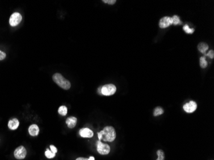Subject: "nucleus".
Listing matches in <instances>:
<instances>
[{"label": "nucleus", "mask_w": 214, "mask_h": 160, "mask_svg": "<svg viewBox=\"0 0 214 160\" xmlns=\"http://www.w3.org/2000/svg\"><path fill=\"white\" fill-rule=\"evenodd\" d=\"M98 137L99 140L113 142L116 138V130L112 126H107L102 131L98 133Z\"/></svg>", "instance_id": "1"}, {"label": "nucleus", "mask_w": 214, "mask_h": 160, "mask_svg": "<svg viewBox=\"0 0 214 160\" xmlns=\"http://www.w3.org/2000/svg\"><path fill=\"white\" fill-rule=\"evenodd\" d=\"M53 79L59 87L64 90H68L71 88V83L64 78L61 74L55 73L53 74Z\"/></svg>", "instance_id": "2"}, {"label": "nucleus", "mask_w": 214, "mask_h": 160, "mask_svg": "<svg viewBox=\"0 0 214 160\" xmlns=\"http://www.w3.org/2000/svg\"><path fill=\"white\" fill-rule=\"evenodd\" d=\"M116 92V87L113 84H107L101 87V93L104 96H109L113 95Z\"/></svg>", "instance_id": "3"}, {"label": "nucleus", "mask_w": 214, "mask_h": 160, "mask_svg": "<svg viewBox=\"0 0 214 160\" xmlns=\"http://www.w3.org/2000/svg\"><path fill=\"white\" fill-rule=\"evenodd\" d=\"M98 152L101 155H107L110 151V147L107 144L102 143L100 140L96 142Z\"/></svg>", "instance_id": "4"}, {"label": "nucleus", "mask_w": 214, "mask_h": 160, "mask_svg": "<svg viewBox=\"0 0 214 160\" xmlns=\"http://www.w3.org/2000/svg\"><path fill=\"white\" fill-rule=\"evenodd\" d=\"M22 16L19 12L13 13L9 19V24L11 26H16L21 22Z\"/></svg>", "instance_id": "5"}, {"label": "nucleus", "mask_w": 214, "mask_h": 160, "mask_svg": "<svg viewBox=\"0 0 214 160\" xmlns=\"http://www.w3.org/2000/svg\"><path fill=\"white\" fill-rule=\"evenodd\" d=\"M26 150L24 146H19L14 151V157L17 159H23L26 156Z\"/></svg>", "instance_id": "6"}, {"label": "nucleus", "mask_w": 214, "mask_h": 160, "mask_svg": "<svg viewBox=\"0 0 214 160\" xmlns=\"http://www.w3.org/2000/svg\"><path fill=\"white\" fill-rule=\"evenodd\" d=\"M196 108H197V104L195 101H191L190 102L184 104L183 106L184 110L188 113H193L194 112L196 111Z\"/></svg>", "instance_id": "7"}, {"label": "nucleus", "mask_w": 214, "mask_h": 160, "mask_svg": "<svg viewBox=\"0 0 214 160\" xmlns=\"http://www.w3.org/2000/svg\"><path fill=\"white\" fill-rule=\"evenodd\" d=\"M172 24V19L170 17H163L159 22V26L161 28H166Z\"/></svg>", "instance_id": "8"}, {"label": "nucleus", "mask_w": 214, "mask_h": 160, "mask_svg": "<svg viewBox=\"0 0 214 160\" xmlns=\"http://www.w3.org/2000/svg\"><path fill=\"white\" fill-rule=\"evenodd\" d=\"M79 135L83 138H92L94 136V133L88 128H82L79 131Z\"/></svg>", "instance_id": "9"}, {"label": "nucleus", "mask_w": 214, "mask_h": 160, "mask_svg": "<svg viewBox=\"0 0 214 160\" xmlns=\"http://www.w3.org/2000/svg\"><path fill=\"white\" fill-rule=\"evenodd\" d=\"M28 132L31 136L36 137L37 136L39 133V128L37 125L32 124L28 128Z\"/></svg>", "instance_id": "10"}, {"label": "nucleus", "mask_w": 214, "mask_h": 160, "mask_svg": "<svg viewBox=\"0 0 214 160\" xmlns=\"http://www.w3.org/2000/svg\"><path fill=\"white\" fill-rule=\"evenodd\" d=\"M19 122L17 118H12L10 120L8 124V128L11 130H16L19 127Z\"/></svg>", "instance_id": "11"}, {"label": "nucleus", "mask_w": 214, "mask_h": 160, "mask_svg": "<svg viewBox=\"0 0 214 160\" xmlns=\"http://www.w3.org/2000/svg\"><path fill=\"white\" fill-rule=\"evenodd\" d=\"M69 128H74L76 126L77 123V118L74 117H69L67 118L66 121Z\"/></svg>", "instance_id": "12"}, {"label": "nucleus", "mask_w": 214, "mask_h": 160, "mask_svg": "<svg viewBox=\"0 0 214 160\" xmlns=\"http://www.w3.org/2000/svg\"><path fill=\"white\" fill-rule=\"evenodd\" d=\"M197 48L199 51H200L201 53L205 54L206 51L208 49V45L205 42H201L198 44Z\"/></svg>", "instance_id": "13"}, {"label": "nucleus", "mask_w": 214, "mask_h": 160, "mask_svg": "<svg viewBox=\"0 0 214 160\" xmlns=\"http://www.w3.org/2000/svg\"><path fill=\"white\" fill-rule=\"evenodd\" d=\"M58 113L61 115L65 116L67 113V108L66 106H61L58 108Z\"/></svg>", "instance_id": "14"}, {"label": "nucleus", "mask_w": 214, "mask_h": 160, "mask_svg": "<svg viewBox=\"0 0 214 160\" xmlns=\"http://www.w3.org/2000/svg\"><path fill=\"white\" fill-rule=\"evenodd\" d=\"M163 109L161 108V107H157L155 109V110H154V116H158V115H160L163 114Z\"/></svg>", "instance_id": "15"}, {"label": "nucleus", "mask_w": 214, "mask_h": 160, "mask_svg": "<svg viewBox=\"0 0 214 160\" xmlns=\"http://www.w3.org/2000/svg\"><path fill=\"white\" fill-rule=\"evenodd\" d=\"M200 66L203 68V69H205L208 66V63H207V61L206 60V58L205 57H202L200 58Z\"/></svg>", "instance_id": "16"}, {"label": "nucleus", "mask_w": 214, "mask_h": 160, "mask_svg": "<svg viewBox=\"0 0 214 160\" xmlns=\"http://www.w3.org/2000/svg\"><path fill=\"white\" fill-rule=\"evenodd\" d=\"M172 24L178 25V24H181L182 22L180 21V19L178 16H174L172 17Z\"/></svg>", "instance_id": "17"}, {"label": "nucleus", "mask_w": 214, "mask_h": 160, "mask_svg": "<svg viewBox=\"0 0 214 160\" xmlns=\"http://www.w3.org/2000/svg\"><path fill=\"white\" fill-rule=\"evenodd\" d=\"M157 154L158 156V159L157 160H164V159H165L164 152L162 150H158V151H157Z\"/></svg>", "instance_id": "18"}, {"label": "nucleus", "mask_w": 214, "mask_h": 160, "mask_svg": "<svg viewBox=\"0 0 214 160\" xmlns=\"http://www.w3.org/2000/svg\"><path fill=\"white\" fill-rule=\"evenodd\" d=\"M45 155L46 158H49V159H51L53 158L54 156H55V154L53 153V152H51V151H49V149H47L46 152H45Z\"/></svg>", "instance_id": "19"}, {"label": "nucleus", "mask_w": 214, "mask_h": 160, "mask_svg": "<svg viewBox=\"0 0 214 160\" xmlns=\"http://www.w3.org/2000/svg\"><path fill=\"white\" fill-rule=\"evenodd\" d=\"M183 30L187 33H193L194 32V29L190 28V27H189L187 24H185L183 27Z\"/></svg>", "instance_id": "20"}, {"label": "nucleus", "mask_w": 214, "mask_h": 160, "mask_svg": "<svg viewBox=\"0 0 214 160\" xmlns=\"http://www.w3.org/2000/svg\"><path fill=\"white\" fill-rule=\"evenodd\" d=\"M103 2L109 4V5H113V4L116 3V0H103Z\"/></svg>", "instance_id": "21"}, {"label": "nucleus", "mask_w": 214, "mask_h": 160, "mask_svg": "<svg viewBox=\"0 0 214 160\" xmlns=\"http://www.w3.org/2000/svg\"><path fill=\"white\" fill-rule=\"evenodd\" d=\"M6 53L0 50V60H3L6 58Z\"/></svg>", "instance_id": "22"}, {"label": "nucleus", "mask_w": 214, "mask_h": 160, "mask_svg": "<svg viewBox=\"0 0 214 160\" xmlns=\"http://www.w3.org/2000/svg\"><path fill=\"white\" fill-rule=\"evenodd\" d=\"M206 56H208V57H210V58H213V57H214V51H213V50H210V51L206 54Z\"/></svg>", "instance_id": "23"}, {"label": "nucleus", "mask_w": 214, "mask_h": 160, "mask_svg": "<svg viewBox=\"0 0 214 160\" xmlns=\"http://www.w3.org/2000/svg\"><path fill=\"white\" fill-rule=\"evenodd\" d=\"M50 149H51V151L53 152V153L56 154L57 152V149L55 147H54V146H53V145L50 146Z\"/></svg>", "instance_id": "24"}, {"label": "nucleus", "mask_w": 214, "mask_h": 160, "mask_svg": "<svg viewBox=\"0 0 214 160\" xmlns=\"http://www.w3.org/2000/svg\"><path fill=\"white\" fill-rule=\"evenodd\" d=\"M76 160H88L87 158H82V157H79V158H78Z\"/></svg>", "instance_id": "25"}, {"label": "nucleus", "mask_w": 214, "mask_h": 160, "mask_svg": "<svg viewBox=\"0 0 214 160\" xmlns=\"http://www.w3.org/2000/svg\"><path fill=\"white\" fill-rule=\"evenodd\" d=\"M88 159V160H95V159H94V158L92 157V156H91Z\"/></svg>", "instance_id": "26"}]
</instances>
